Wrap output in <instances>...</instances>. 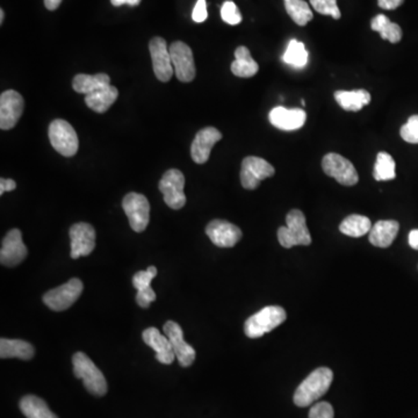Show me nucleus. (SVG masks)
I'll list each match as a JSON object with an SVG mask.
<instances>
[{
	"instance_id": "f257e3e1",
	"label": "nucleus",
	"mask_w": 418,
	"mask_h": 418,
	"mask_svg": "<svg viewBox=\"0 0 418 418\" xmlns=\"http://www.w3.org/2000/svg\"><path fill=\"white\" fill-rule=\"evenodd\" d=\"M333 380V373L330 369L320 367L315 369L295 390L293 398L295 405L300 408L313 405L329 390Z\"/></svg>"
},
{
	"instance_id": "f03ea898",
	"label": "nucleus",
	"mask_w": 418,
	"mask_h": 418,
	"mask_svg": "<svg viewBox=\"0 0 418 418\" xmlns=\"http://www.w3.org/2000/svg\"><path fill=\"white\" fill-rule=\"evenodd\" d=\"M287 318V314L280 306H268L253 314L245 321L244 333L249 338H259L275 330Z\"/></svg>"
},
{
	"instance_id": "7ed1b4c3",
	"label": "nucleus",
	"mask_w": 418,
	"mask_h": 418,
	"mask_svg": "<svg viewBox=\"0 0 418 418\" xmlns=\"http://www.w3.org/2000/svg\"><path fill=\"white\" fill-rule=\"evenodd\" d=\"M278 239L281 246L291 249L297 245H311V236L304 213L293 209L286 216V226L278 229Z\"/></svg>"
},
{
	"instance_id": "20e7f679",
	"label": "nucleus",
	"mask_w": 418,
	"mask_h": 418,
	"mask_svg": "<svg viewBox=\"0 0 418 418\" xmlns=\"http://www.w3.org/2000/svg\"><path fill=\"white\" fill-rule=\"evenodd\" d=\"M72 364L76 378L83 380L88 392L95 396H104L107 393V381L104 374L85 353H76Z\"/></svg>"
},
{
	"instance_id": "39448f33",
	"label": "nucleus",
	"mask_w": 418,
	"mask_h": 418,
	"mask_svg": "<svg viewBox=\"0 0 418 418\" xmlns=\"http://www.w3.org/2000/svg\"><path fill=\"white\" fill-rule=\"evenodd\" d=\"M49 141L52 148L62 156H75L78 151L77 133L69 122L62 119H56L50 124Z\"/></svg>"
},
{
	"instance_id": "423d86ee",
	"label": "nucleus",
	"mask_w": 418,
	"mask_h": 418,
	"mask_svg": "<svg viewBox=\"0 0 418 418\" xmlns=\"http://www.w3.org/2000/svg\"><path fill=\"white\" fill-rule=\"evenodd\" d=\"M322 169L324 174L337 180L343 186H354L359 181V174L349 160L340 154L330 153L323 157Z\"/></svg>"
},
{
	"instance_id": "0eeeda50",
	"label": "nucleus",
	"mask_w": 418,
	"mask_h": 418,
	"mask_svg": "<svg viewBox=\"0 0 418 418\" xmlns=\"http://www.w3.org/2000/svg\"><path fill=\"white\" fill-rule=\"evenodd\" d=\"M122 207L131 229L136 232H144L150 221V203L147 198L140 193H128L122 200Z\"/></svg>"
},
{
	"instance_id": "6e6552de",
	"label": "nucleus",
	"mask_w": 418,
	"mask_h": 418,
	"mask_svg": "<svg viewBox=\"0 0 418 418\" xmlns=\"http://www.w3.org/2000/svg\"><path fill=\"white\" fill-rule=\"evenodd\" d=\"M275 167L264 158L256 156L245 157L241 167V183L245 190L258 189L261 181L275 174Z\"/></svg>"
},
{
	"instance_id": "1a4fd4ad",
	"label": "nucleus",
	"mask_w": 418,
	"mask_h": 418,
	"mask_svg": "<svg viewBox=\"0 0 418 418\" xmlns=\"http://www.w3.org/2000/svg\"><path fill=\"white\" fill-rule=\"evenodd\" d=\"M83 288L84 286L79 279H70L66 284L47 292L46 294L43 295V302L52 311H66L78 300L82 294Z\"/></svg>"
},
{
	"instance_id": "9d476101",
	"label": "nucleus",
	"mask_w": 418,
	"mask_h": 418,
	"mask_svg": "<svg viewBox=\"0 0 418 418\" xmlns=\"http://www.w3.org/2000/svg\"><path fill=\"white\" fill-rule=\"evenodd\" d=\"M160 191L164 196V201L172 209H181L186 205V196L184 193L185 177L177 169L167 170L160 181Z\"/></svg>"
},
{
	"instance_id": "9b49d317",
	"label": "nucleus",
	"mask_w": 418,
	"mask_h": 418,
	"mask_svg": "<svg viewBox=\"0 0 418 418\" xmlns=\"http://www.w3.org/2000/svg\"><path fill=\"white\" fill-rule=\"evenodd\" d=\"M174 75L181 83H190L196 78V69L193 52L186 43L176 41L169 46Z\"/></svg>"
},
{
	"instance_id": "f8f14e48",
	"label": "nucleus",
	"mask_w": 418,
	"mask_h": 418,
	"mask_svg": "<svg viewBox=\"0 0 418 418\" xmlns=\"http://www.w3.org/2000/svg\"><path fill=\"white\" fill-rule=\"evenodd\" d=\"M149 50L157 79L163 83L169 82L174 76V69L167 41L160 36L154 37L149 43Z\"/></svg>"
},
{
	"instance_id": "ddd939ff",
	"label": "nucleus",
	"mask_w": 418,
	"mask_h": 418,
	"mask_svg": "<svg viewBox=\"0 0 418 418\" xmlns=\"http://www.w3.org/2000/svg\"><path fill=\"white\" fill-rule=\"evenodd\" d=\"M23 95L14 90H7L0 95V128L10 131L16 127L23 113Z\"/></svg>"
},
{
	"instance_id": "4468645a",
	"label": "nucleus",
	"mask_w": 418,
	"mask_h": 418,
	"mask_svg": "<svg viewBox=\"0 0 418 418\" xmlns=\"http://www.w3.org/2000/svg\"><path fill=\"white\" fill-rule=\"evenodd\" d=\"M28 250L23 241L19 229H12L7 232L1 243L0 263L7 268H13L26 258Z\"/></svg>"
},
{
	"instance_id": "2eb2a0df",
	"label": "nucleus",
	"mask_w": 418,
	"mask_h": 418,
	"mask_svg": "<svg viewBox=\"0 0 418 418\" xmlns=\"http://www.w3.org/2000/svg\"><path fill=\"white\" fill-rule=\"evenodd\" d=\"M71 239V258L91 255L95 248V230L91 225L85 222L76 223L70 228Z\"/></svg>"
},
{
	"instance_id": "dca6fc26",
	"label": "nucleus",
	"mask_w": 418,
	"mask_h": 418,
	"mask_svg": "<svg viewBox=\"0 0 418 418\" xmlns=\"http://www.w3.org/2000/svg\"><path fill=\"white\" fill-rule=\"evenodd\" d=\"M164 333L170 340L171 345L180 366L189 367L192 365L196 360V350L184 340L183 329L179 324L174 321H167V323L164 324Z\"/></svg>"
},
{
	"instance_id": "f3484780",
	"label": "nucleus",
	"mask_w": 418,
	"mask_h": 418,
	"mask_svg": "<svg viewBox=\"0 0 418 418\" xmlns=\"http://www.w3.org/2000/svg\"><path fill=\"white\" fill-rule=\"evenodd\" d=\"M206 234L219 248H232L242 239V230L225 220H213L207 226Z\"/></svg>"
},
{
	"instance_id": "a211bd4d",
	"label": "nucleus",
	"mask_w": 418,
	"mask_h": 418,
	"mask_svg": "<svg viewBox=\"0 0 418 418\" xmlns=\"http://www.w3.org/2000/svg\"><path fill=\"white\" fill-rule=\"evenodd\" d=\"M222 140V134L219 129L206 127L198 131L196 138L191 145V157L196 164H205L209 160L214 145Z\"/></svg>"
},
{
	"instance_id": "6ab92c4d",
	"label": "nucleus",
	"mask_w": 418,
	"mask_h": 418,
	"mask_svg": "<svg viewBox=\"0 0 418 418\" xmlns=\"http://www.w3.org/2000/svg\"><path fill=\"white\" fill-rule=\"evenodd\" d=\"M268 119L272 126L280 131H297L304 127L307 120V114L301 108H286L284 106L275 107L270 112Z\"/></svg>"
},
{
	"instance_id": "aec40b11",
	"label": "nucleus",
	"mask_w": 418,
	"mask_h": 418,
	"mask_svg": "<svg viewBox=\"0 0 418 418\" xmlns=\"http://www.w3.org/2000/svg\"><path fill=\"white\" fill-rule=\"evenodd\" d=\"M142 338H143L144 343L147 344L148 347L155 350L156 352V359L160 364L164 365H171L174 363V349L171 345V342L167 338L165 333H160L156 328H148L142 333Z\"/></svg>"
},
{
	"instance_id": "412c9836",
	"label": "nucleus",
	"mask_w": 418,
	"mask_h": 418,
	"mask_svg": "<svg viewBox=\"0 0 418 418\" xmlns=\"http://www.w3.org/2000/svg\"><path fill=\"white\" fill-rule=\"evenodd\" d=\"M156 275L157 268L155 266H149L145 271L138 272L133 278V285L138 289L136 302L141 308H149L156 300V293L151 288V281L154 280Z\"/></svg>"
},
{
	"instance_id": "4be33fe9",
	"label": "nucleus",
	"mask_w": 418,
	"mask_h": 418,
	"mask_svg": "<svg viewBox=\"0 0 418 418\" xmlns=\"http://www.w3.org/2000/svg\"><path fill=\"white\" fill-rule=\"evenodd\" d=\"M400 225L394 220H381L372 226L369 232V242L378 248H388L399 234Z\"/></svg>"
},
{
	"instance_id": "5701e85b",
	"label": "nucleus",
	"mask_w": 418,
	"mask_h": 418,
	"mask_svg": "<svg viewBox=\"0 0 418 418\" xmlns=\"http://www.w3.org/2000/svg\"><path fill=\"white\" fill-rule=\"evenodd\" d=\"M232 73L241 78H250L257 75L258 63L252 59L251 52L246 47L241 46L235 50V61L230 66Z\"/></svg>"
},
{
	"instance_id": "b1692460",
	"label": "nucleus",
	"mask_w": 418,
	"mask_h": 418,
	"mask_svg": "<svg viewBox=\"0 0 418 418\" xmlns=\"http://www.w3.org/2000/svg\"><path fill=\"white\" fill-rule=\"evenodd\" d=\"M35 349L32 344L21 340H0V357L1 359L19 358L23 360L33 359Z\"/></svg>"
},
{
	"instance_id": "393cba45",
	"label": "nucleus",
	"mask_w": 418,
	"mask_h": 418,
	"mask_svg": "<svg viewBox=\"0 0 418 418\" xmlns=\"http://www.w3.org/2000/svg\"><path fill=\"white\" fill-rule=\"evenodd\" d=\"M109 85H111L109 76L102 73V72L93 76L79 73L72 80L73 90L77 93H82V95H85L98 91V90H102V88H107Z\"/></svg>"
},
{
	"instance_id": "a878e982",
	"label": "nucleus",
	"mask_w": 418,
	"mask_h": 418,
	"mask_svg": "<svg viewBox=\"0 0 418 418\" xmlns=\"http://www.w3.org/2000/svg\"><path fill=\"white\" fill-rule=\"evenodd\" d=\"M119 97L118 88L115 86H107L98 91L90 93L85 95V102L88 107L91 108L92 111L97 113H104L108 111V108L117 102Z\"/></svg>"
},
{
	"instance_id": "bb28decb",
	"label": "nucleus",
	"mask_w": 418,
	"mask_h": 418,
	"mask_svg": "<svg viewBox=\"0 0 418 418\" xmlns=\"http://www.w3.org/2000/svg\"><path fill=\"white\" fill-rule=\"evenodd\" d=\"M335 99L345 111L358 112L371 102V95L366 90L335 92Z\"/></svg>"
},
{
	"instance_id": "cd10ccee",
	"label": "nucleus",
	"mask_w": 418,
	"mask_h": 418,
	"mask_svg": "<svg viewBox=\"0 0 418 418\" xmlns=\"http://www.w3.org/2000/svg\"><path fill=\"white\" fill-rule=\"evenodd\" d=\"M20 409L27 418H59L50 410L42 399L35 395H27L20 401Z\"/></svg>"
},
{
	"instance_id": "c85d7f7f",
	"label": "nucleus",
	"mask_w": 418,
	"mask_h": 418,
	"mask_svg": "<svg viewBox=\"0 0 418 418\" xmlns=\"http://www.w3.org/2000/svg\"><path fill=\"white\" fill-rule=\"evenodd\" d=\"M372 229V223L367 216L353 214L347 216L340 225V230L344 235L350 237H362L369 234Z\"/></svg>"
},
{
	"instance_id": "c756f323",
	"label": "nucleus",
	"mask_w": 418,
	"mask_h": 418,
	"mask_svg": "<svg viewBox=\"0 0 418 418\" xmlns=\"http://www.w3.org/2000/svg\"><path fill=\"white\" fill-rule=\"evenodd\" d=\"M371 28L380 33L383 40H387L390 43H399L402 39L401 27L398 23H394L383 14H379L373 18L371 23Z\"/></svg>"
},
{
	"instance_id": "7c9ffc66",
	"label": "nucleus",
	"mask_w": 418,
	"mask_h": 418,
	"mask_svg": "<svg viewBox=\"0 0 418 418\" xmlns=\"http://www.w3.org/2000/svg\"><path fill=\"white\" fill-rule=\"evenodd\" d=\"M309 52L306 49L304 43L295 39L291 40L282 55V61L295 69H301L307 66Z\"/></svg>"
},
{
	"instance_id": "2f4dec72",
	"label": "nucleus",
	"mask_w": 418,
	"mask_h": 418,
	"mask_svg": "<svg viewBox=\"0 0 418 418\" xmlns=\"http://www.w3.org/2000/svg\"><path fill=\"white\" fill-rule=\"evenodd\" d=\"M284 4L288 16L299 26H306L313 20L311 7L304 0H284Z\"/></svg>"
},
{
	"instance_id": "473e14b6",
	"label": "nucleus",
	"mask_w": 418,
	"mask_h": 418,
	"mask_svg": "<svg viewBox=\"0 0 418 418\" xmlns=\"http://www.w3.org/2000/svg\"><path fill=\"white\" fill-rule=\"evenodd\" d=\"M395 167L396 164L393 157L388 153L381 151L376 156V165L373 171L374 179L378 181H388L394 179L396 177Z\"/></svg>"
},
{
	"instance_id": "72a5a7b5",
	"label": "nucleus",
	"mask_w": 418,
	"mask_h": 418,
	"mask_svg": "<svg viewBox=\"0 0 418 418\" xmlns=\"http://www.w3.org/2000/svg\"><path fill=\"white\" fill-rule=\"evenodd\" d=\"M314 10L323 16H329L333 19H340L342 13L337 5V0H311Z\"/></svg>"
},
{
	"instance_id": "f704fd0d",
	"label": "nucleus",
	"mask_w": 418,
	"mask_h": 418,
	"mask_svg": "<svg viewBox=\"0 0 418 418\" xmlns=\"http://www.w3.org/2000/svg\"><path fill=\"white\" fill-rule=\"evenodd\" d=\"M401 138L408 143L418 144V115H412L400 131Z\"/></svg>"
},
{
	"instance_id": "c9c22d12",
	"label": "nucleus",
	"mask_w": 418,
	"mask_h": 418,
	"mask_svg": "<svg viewBox=\"0 0 418 418\" xmlns=\"http://www.w3.org/2000/svg\"><path fill=\"white\" fill-rule=\"evenodd\" d=\"M221 18L225 23L232 25V26L239 25L242 21V14L234 1H226L223 4L221 7Z\"/></svg>"
},
{
	"instance_id": "e433bc0d",
	"label": "nucleus",
	"mask_w": 418,
	"mask_h": 418,
	"mask_svg": "<svg viewBox=\"0 0 418 418\" xmlns=\"http://www.w3.org/2000/svg\"><path fill=\"white\" fill-rule=\"evenodd\" d=\"M333 405L328 402H318L311 407L309 418H333Z\"/></svg>"
},
{
	"instance_id": "4c0bfd02",
	"label": "nucleus",
	"mask_w": 418,
	"mask_h": 418,
	"mask_svg": "<svg viewBox=\"0 0 418 418\" xmlns=\"http://www.w3.org/2000/svg\"><path fill=\"white\" fill-rule=\"evenodd\" d=\"M208 13H207L206 0H198L196 6L193 8L192 19L194 23H201L206 21Z\"/></svg>"
},
{
	"instance_id": "58836bf2",
	"label": "nucleus",
	"mask_w": 418,
	"mask_h": 418,
	"mask_svg": "<svg viewBox=\"0 0 418 418\" xmlns=\"http://www.w3.org/2000/svg\"><path fill=\"white\" fill-rule=\"evenodd\" d=\"M17 189V183L13 179H0V196H3L5 192H11Z\"/></svg>"
},
{
	"instance_id": "ea45409f",
	"label": "nucleus",
	"mask_w": 418,
	"mask_h": 418,
	"mask_svg": "<svg viewBox=\"0 0 418 418\" xmlns=\"http://www.w3.org/2000/svg\"><path fill=\"white\" fill-rule=\"evenodd\" d=\"M403 1L405 0H378V4L383 10H395L401 6Z\"/></svg>"
},
{
	"instance_id": "a19ab883",
	"label": "nucleus",
	"mask_w": 418,
	"mask_h": 418,
	"mask_svg": "<svg viewBox=\"0 0 418 418\" xmlns=\"http://www.w3.org/2000/svg\"><path fill=\"white\" fill-rule=\"evenodd\" d=\"M112 5L115 7H120L122 5H129V6H138L140 5L141 0H111Z\"/></svg>"
},
{
	"instance_id": "79ce46f5",
	"label": "nucleus",
	"mask_w": 418,
	"mask_h": 418,
	"mask_svg": "<svg viewBox=\"0 0 418 418\" xmlns=\"http://www.w3.org/2000/svg\"><path fill=\"white\" fill-rule=\"evenodd\" d=\"M408 241L409 245H410L414 250H418V229H414V230L410 232Z\"/></svg>"
},
{
	"instance_id": "37998d69",
	"label": "nucleus",
	"mask_w": 418,
	"mask_h": 418,
	"mask_svg": "<svg viewBox=\"0 0 418 418\" xmlns=\"http://www.w3.org/2000/svg\"><path fill=\"white\" fill-rule=\"evenodd\" d=\"M63 0H44V5L49 11H55L59 8Z\"/></svg>"
},
{
	"instance_id": "c03bdc74",
	"label": "nucleus",
	"mask_w": 418,
	"mask_h": 418,
	"mask_svg": "<svg viewBox=\"0 0 418 418\" xmlns=\"http://www.w3.org/2000/svg\"><path fill=\"white\" fill-rule=\"evenodd\" d=\"M4 18H5V13H4V10H0V23L3 25L4 23Z\"/></svg>"
}]
</instances>
